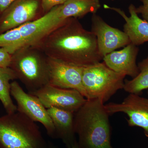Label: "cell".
Here are the masks:
<instances>
[{
    "label": "cell",
    "instance_id": "obj_20",
    "mask_svg": "<svg viewBox=\"0 0 148 148\" xmlns=\"http://www.w3.org/2000/svg\"><path fill=\"white\" fill-rule=\"evenodd\" d=\"M12 55L3 48H0V68L9 67Z\"/></svg>",
    "mask_w": 148,
    "mask_h": 148
},
{
    "label": "cell",
    "instance_id": "obj_8",
    "mask_svg": "<svg viewBox=\"0 0 148 148\" xmlns=\"http://www.w3.org/2000/svg\"><path fill=\"white\" fill-rule=\"evenodd\" d=\"M105 107L110 115L119 112L126 114L128 125L142 127L148 138V98L129 93L121 103H109Z\"/></svg>",
    "mask_w": 148,
    "mask_h": 148
},
{
    "label": "cell",
    "instance_id": "obj_4",
    "mask_svg": "<svg viewBox=\"0 0 148 148\" xmlns=\"http://www.w3.org/2000/svg\"><path fill=\"white\" fill-rule=\"evenodd\" d=\"M0 145L3 148H46L35 122L17 111L0 117Z\"/></svg>",
    "mask_w": 148,
    "mask_h": 148
},
{
    "label": "cell",
    "instance_id": "obj_18",
    "mask_svg": "<svg viewBox=\"0 0 148 148\" xmlns=\"http://www.w3.org/2000/svg\"><path fill=\"white\" fill-rule=\"evenodd\" d=\"M138 66L139 74L132 79L124 81L123 89L129 93L140 95L143 90L148 89V56Z\"/></svg>",
    "mask_w": 148,
    "mask_h": 148
},
{
    "label": "cell",
    "instance_id": "obj_22",
    "mask_svg": "<svg viewBox=\"0 0 148 148\" xmlns=\"http://www.w3.org/2000/svg\"><path fill=\"white\" fill-rule=\"evenodd\" d=\"M16 0H0V12H3Z\"/></svg>",
    "mask_w": 148,
    "mask_h": 148
},
{
    "label": "cell",
    "instance_id": "obj_21",
    "mask_svg": "<svg viewBox=\"0 0 148 148\" xmlns=\"http://www.w3.org/2000/svg\"><path fill=\"white\" fill-rule=\"evenodd\" d=\"M143 5L136 8L137 13L140 14L143 19L148 22V0H141Z\"/></svg>",
    "mask_w": 148,
    "mask_h": 148
},
{
    "label": "cell",
    "instance_id": "obj_1",
    "mask_svg": "<svg viewBox=\"0 0 148 148\" xmlns=\"http://www.w3.org/2000/svg\"><path fill=\"white\" fill-rule=\"evenodd\" d=\"M35 47L48 57L81 67L103 59L96 36L73 17L64 20Z\"/></svg>",
    "mask_w": 148,
    "mask_h": 148
},
{
    "label": "cell",
    "instance_id": "obj_24",
    "mask_svg": "<svg viewBox=\"0 0 148 148\" xmlns=\"http://www.w3.org/2000/svg\"><path fill=\"white\" fill-rule=\"evenodd\" d=\"M148 94V92H147Z\"/></svg>",
    "mask_w": 148,
    "mask_h": 148
},
{
    "label": "cell",
    "instance_id": "obj_16",
    "mask_svg": "<svg viewBox=\"0 0 148 148\" xmlns=\"http://www.w3.org/2000/svg\"><path fill=\"white\" fill-rule=\"evenodd\" d=\"M101 6L99 0H67L59 5L58 17L62 20L82 17L88 13H96Z\"/></svg>",
    "mask_w": 148,
    "mask_h": 148
},
{
    "label": "cell",
    "instance_id": "obj_12",
    "mask_svg": "<svg viewBox=\"0 0 148 148\" xmlns=\"http://www.w3.org/2000/svg\"><path fill=\"white\" fill-rule=\"evenodd\" d=\"M41 0H16L0 18V34L38 18Z\"/></svg>",
    "mask_w": 148,
    "mask_h": 148
},
{
    "label": "cell",
    "instance_id": "obj_9",
    "mask_svg": "<svg viewBox=\"0 0 148 148\" xmlns=\"http://www.w3.org/2000/svg\"><path fill=\"white\" fill-rule=\"evenodd\" d=\"M48 63L49 75V84L60 88L75 89L86 98V93L82 84L84 67L49 57Z\"/></svg>",
    "mask_w": 148,
    "mask_h": 148
},
{
    "label": "cell",
    "instance_id": "obj_5",
    "mask_svg": "<svg viewBox=\"0 0 148 148\" xmlns=\"http://www.w3.org/2000/svg\"><path fill=\"white\" fill-rule=\"evenodd\" d=\"M126 76L114 71L104 62L83 67L82 84L86 99L109 101L119 90L123 89Z\"/></svg>",
    "mask_w": 148,
    "mask_h": 148
},
{
    "label": "cell",
    "instance_id": "obj_19",
    "mask_svg": "<svg viewBox=\"0 0 148 148\" xmlns=\"http://www.w3.org/2000/svg\"><path fill=\"white\" fill-rule=\"evenodd\" d=\"M67 0H41L42 8L45 14L57 6L64 4Z\"/></svg>",
    "mask_w": 148,
    "mask_h": 148
},
{
    "label": "cell",
    "instance_id": "obj_3",
    "mask_svg": "<svg viewBox=\"0 0 148 148\" xmlns=\"http://www.w3.org/2000/svg\"><path fill=\"white\" fill-rule=\"evenodd\" d=\"M10 68L24 85L29 93H34L49 84L48 57L38 48L25 47L12 53Z\"/></svg>",
    "mask_w": 148,
    "mask_h": 148
},
{
    "label": "cell",
    "instance_id": "obj_6",
    "mask_svg": "<svg viewBox=\"0 0 148 148\" xmlns=\"http://www.w3.org/2000/svg\"><path fill=\"white\" fill-rule=\"evenodd\" d=\"M10 93L17 103V111L34 122H38L44 126L48 134L56 137L53 122L47 110L38 97L27 93L16 81L10 84Z\"/></svg>",
    "mask_w": 148,
    "mask_h": 148
},
{
    "label": "cell",
    "instance_id": "obj_14",
    "mask_svg": "<svg viewBox=\"0 0 148 148\" xmlns=\"http://www.w3.org/2000/svg\"><path fill=\"white\" fill-rule=\"evenodd\" d=\"M104 7L116 12L124 19L125 23L123 26V32L131 43L138 46L148 42V22L139 17L134 5L131 4L128 7L130 16L120 8L107 5H104Z\"/></svg>",
    "mask_w": 148,
    "mask_h": 148
},
{
    "label": "cell",
    "instance_id": "obj_15",
    "mask_svg": "<svg viewBox=\"0 0 148 148\" xmlns=\"http://www.w3.org/2000/svg\"><path fill=\"white\" fill-rule=\"evenodd\" d=\"M53 122L56 137L61 138L69 148L77 142L74 129V113L51 107L47 109Z\"/></svg>",
    "mask_w": 148,
    "mask_h": 148
},
{
    "label": "cell",
    "instance_id": "obj_13",
    "mask_svg": "<svg viewBox=\"0 0 148 148\" xmlns=\"http://www.w3.org/2000/svg\"><path fill=\"white\" fill-rule=\"evenodd\" d=\"M139 49L130 43L119 51H114L103 58V62L114 71L132 78L139 73L136 63Z\"/></svg>",
    "mask_w": 148,
    "mask_h": 148
},
{
    "label": "cell",
    "instance_id": "obj_10",
    "mask_svg": "<svg viewBox=\"0 0 148 148\" xmlns=\"http://www.w3.org/2000/svg\"><path fill=\"white\" fill-rule=\"evenodd\" d=\"M59 10V5L56 6L40 18L18 27L22 38L19 49L36 46L58 27L64 21L58 17Z\"/></svg>",
    "mask_w": 148,
    "mask_h": 148
},
{
    "label": "cell",
    "instance_id": "obj_2",
    "mask_svg": "<svg viewBox=\"0 0 148 148\" xmlns=\"http://www.w3.org/2000/svg\"><path fill=\"white\" fill-rule=\"evenodd\" d=\"M104 104L99 99H87L74 114V129L80 148H113L110 115Z\"/></svg>",
    "mask_w": 148,
    "mask_h": 148
},
{
    "label": "cell",
    "instance_id": "obj_25",
    "mask_svg": "<svg viewBox=\"0 0 148 148\" xmlns=\"http://www.w3.org/2000/svg\"><path fill=\"white\" fill-rule=\"evenodd\" d=\"M0 13H1V12H0Z\"/></svg>",
    "mask_w": 148,
    "mask_h": 148
},
{
    "label": "cell",
    "instance_id": "obj_23",
    "mask_svg": "<svg viewBox=\"0 0 148 148\" xmlns=\"http://www.w3.org/2000/svg\"><path fill=\"white\" fill-rule=\"evenodd\" d=\"M70 148H80V147L78 143L76 142Z\"/></svg>",
    "mask_w": 148,
    "mask_h": 148
},
{
    "label": "cell",
    "instance_id": "obj_11",
    "mask_svg": "<svg viewBox=\"0 0 148 148\" xmlns=\"http://www.w3.org/2000/svg\"><path fill=\"white\" fill-rule=\"evenodd\" d=\"M91 32L96 36L98 51L103 58L131 43L124 32L111 27L96 14H92L91 18Z\"/></svg>",
    "mask_w": 148,
    "mask_h": 148
},
{
    "label": "cell",
    "instance_id": "obj_17",
    "mask_svg": "<svg viewBox=\"0 0 148 148\" xmlns=\"http://www.w3.org/2000/svg\"><path fill=\"white\" fill-rule=\"evenodd\" d=\"M17 79L15 73L10 67L0 68V101L7 114L17 111V106L11 98V80Z\"/></svg>",
    "mask_w": 148,
    "mask_h": 148
},
{
    "label": "cell",
    "instance_id": "obj_7",
    "mask_svg": "<svg viewBox=\"0 0 148 148\" xmlns=\"http://www.w3.org/2000/svg\"><path fill=\"white\" fill-rule=\"evenodd\" d=\"M46 109L51 107L75 114L87 99L77 90L60 88L48 84L34 93Z\"/></svg>",
    "mask_w": 148,
    "mask_h": 148
},
{
    "label": "cell",
    "instance_id": "obj_26",
    "mask_svg": "<svg viewBox=\"0 0 148 148\" xmlns=\"http://www.w3.org/2000/svg\"></svg>",
    "mask_w": 148,
    "mask_h": 148
}]
</instances>
